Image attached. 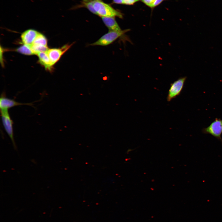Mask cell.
I'll list each match as a JSON object with an SVG mask.
<instances>
[{
  "label": "cell",
  "mask_w": 222,
  "mask_h": 222,
  "mask_svg": "<svg viewBox=\"0 0 222 222\" xmlns=\"http://www.w3.org/2000/svg\"><path fill=\"white\" fill-rule=\"evenodd\" d=\"M93 7L97 15L101 17H117L123 18V14L113 8L102 0H94Z\"/></svg>",
  "instance_id": "1"
},
{
  "label": "cell",
  "mask_w": 222,
  "mask_h": 222,
  "mask_svg": "<svg viewBox=\"0 0 222 222\" xmlns=\"http://www.w3.org/2000/svg\"><path fill=\"white\" fill-rule=\"evenodd\" d=\"M130 30L129 29H126L121 31H109L97 41L89 45L91 46H106L109 45Z\"/></svg>",
  "instance_id": "2"
},
{
  "label": "cell",
  "mask_w": 222,
  "mask_h": 222,
  "mask_svg": "<svg viewBox=\"0 0 222 222\" xmlns=\"http://www.w3.org/2000/svg\"><path fill=\"white\" fill-rule=\"evenodd\" d=\"M2 121L4 128L10 138L15 150L17 146L14 139L13 122L9 114L8 110H0Z\"/></svg>",
  "instance_id": "3"
},
{
  "label": "cell",
  "mask_w": 222,
  "mask_h": 222,
  "mask_svg": "<svg viewBox=\"0 0 222 222\" xmlns=\"http://www.w3.org/2000/svg\"><path fill=\"white\" fill-rule=\"evenodd\" d=\"M202 132L204 134L212 135L222 143V119L216 118L208 126L203 128Z\"/></svg>",
  "instance_id": "4"
},
{
  "label": "cell",
  "mask_w": 222,
  "mask_h": 222,
  "mask_svg": "<svg viewBox=\"0 0 222 222\" xmlns=\"http://www.w3.org/2000/svg\"><path fill=\"white\" fill-rule=\"evenodd\" d=\"M186 78V77L180 78L171 84L166 98L167 101H171L180 94Z\"/></svg>",
  "instance_id": "5"
},
{
  "label": "cell",
  "mask_w": 222,
  "mask_h": 222,
  "mask_svg": "<svg viewBox=\"0 0 222 222\" xmlns=\"http://www.w3.org/2000/svg\"><path fill=\"white\" fill-rule=\"evenodd\" d=\"M74 43L69 44H66L58 48L48 49L46 51L51 63L53 65L60 60L62 56L73 44Z\"/></svg>",
  "instance_id": "6"
},
{
  "label": "cell",
  "mask_w": 222,
  "mask_h": 222,
  "mask_svg": "<svg viewBox=\"0 0 222 222\" xmlns=\"http://www.w3.org/2000/svg\"><path fill=\"white\" fill-rule=\"evenodd\" d=\"M22 105H27L34 108L33 103L19 102L16 101L14 99L7 97L5 92H3L1 93L0 98V110H8L9 109L12 107Z\"/></svg>",
  "instance_id": "7"
},
{
  "label": "cell",
  "mask_w": 222,
  "mask_h": 222,
  "mask_svg": "<svg viewBox=\"0 0 222 222\" xmlns=\"http://www.w3.org/2000/svg\"><path fill=\"white\" fill-rule=\"evenodd\" d=\"M39 32L32 29H28L24 32L21 35V38L24 44L31 45L33 43Z\"/></svg>",
  "instance_id": "8"
},
{
  "label": "cell",
  "mask_w": 222,
  "mask_h": 222,
  "mask_svg": "<svg viewBox=\"0 0 222 222\" xmlns=\"http://www.w3.org/2000/svg\"><path fill=\"white\" fill-rule=\"evenodd\" d=\"M115 17H101L102 20L109 31H121L122 30L115 20Z\"/></svg>",
  "instance_id": "9"
},
{
  "label": "cell",
  "mask_w": 222,
  "mask_h": 222,
  "mask_svg": "<svg viewBox=\"0 0 222 222\" xmlns=\"http://www.w3.org/2000/svg\"><path fill=\"white\" fill-rule=\"evenodd\" d=\"M37 55L40 63L46 69L51 70L53 65L46 52H40Z\"/></svg>",
  "instance_id": "10"
},
{
  "label": "cell",
  "mask_w": 222,
  "mask_h": 222,
  "mask_svg": "<svg viewBox=\"0 0 222 222\" xmlns=\"http://www.w3.org/2000/svg\"><path fill=\"white\" fill-rule=\"evenodd\" d=\"M94 0H82L80 3L72 7L71 9L76 10L80 8H85L93 14L97 15L93 7Z\"/></svg>",
  "instance_id": "11"
},
{
  "label": "cell",
  "mask_w": 222,
  "mask_h": 222,
  "mask_svg": "<svg viewBox=\"0 0 222 222\" xmlns=\"http://www.w3.org/2000/svg\"><path fill=\"white\" fill-rule=\"evenodd\" d=\"M32 44L47 46V40L44 35L39 33Z\"/></svg>",
  "instance_id": "12"
},
{
  "label": "cell",
  "mask_w": 222,
  "mask_h": 222,
  "mask_svg": "<svg viewBox=\"0 0 222 222\" xmlns=\"http://www.w3.org/2000/svg\"><path fill=\"white\" fill-rule=\"evenodd\" d=\"M16 51L17 52L22 54L30 55H34L31 49V45L24 44L18 47Z\"/></svg>",
  "instance_id": "13"
},
{
  "label": "cell",
  "mask_w": 222,
  "mask_h": 222,
  "mask_svg": "<svg viewBox=\"0 0 222 222\" xmlns=\"http://www.w3.org/2000/svg\"><path fill=\"white\" fill-rule=\"evenodd\" d=\"M140 0H113L112 4H123L127 5H133Z\"/></svg>",
  "instance_id": "14"
},
{
  "label": "cell",
  "mask_w": 222,
  "mask_h": 222,
  "mask_svg": "<svg viewBox=\"0 0 222 222\" xmlns=\"http://www.w3.org/2000/svg\"><path fill=\"white\" fill-rule=\"evenodd\" d=\"M156 0H141L146 5L151 9L155 8V4Z\"/></svg>",
  "instance_id": "15"
},
{
  "label": "cell",
  "mask_w": 222,
  "mask_h": 222,
  "mask_svg": "<svg viewBox=\"0 0 222 222\" xmlns=\"http://www.w3.org/2000/svg\"><path fill=\"white\" fill-rule=\"evenodd\" d=\"M164 0H156L155 4V7L159 5Z\"/></svg>",
  "instance_id": "16"
}]
</instances>
